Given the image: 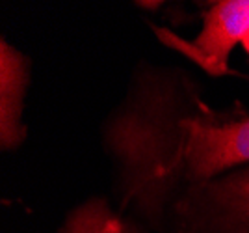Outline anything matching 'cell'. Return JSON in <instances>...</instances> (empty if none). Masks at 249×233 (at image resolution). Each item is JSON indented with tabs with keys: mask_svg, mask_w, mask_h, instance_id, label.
<instances>
[{
	"mask_svg": "<svg viewBox=\"0 0 249 233\" xmlns=\"http://www.w3.org/2000/svg\"><path fill=\"white\" fill-rule=\"evenodd\" d=\"M30 65L22 53L2 38L0 41V146L19 148L28 131L22 123Z\"/></svg>",
	"mask_w": 249,
	"mask_h": 233,
	"instance_id": "cell-4",
	"label": "cell"
},
{
	"mask_svg": "<svg viewBox=\"0 0 249 233\" xmlns=\"http://www.w3.org/2000/svg\"><path fill=\"white\" fill-rule=\"evenodd\" d=\"M188 214H201L203 233H249V166L188 191Z\"/></svg>",
	"mask_w": 249,
	"mask_h": 233,
	"instance_id": "cell-3",
	"label": "cell"
},
{
	"mask_svg": "<svg viewBox=\"0 0 249 233\" xmlns=\"http://www.w3.org/2000/svg\"><path fill=\"white\" fill-rule=\"evenodd\" d=\"M126 194L158 207L178 185L197 187L249 162V116H223L175 82H155L117 112L106 129Z\"/></svg>",
	"mask_w": 249,
	"mask_h": 233,
	"instance_id": "cell-1",
	"label": "cell"
},
{
	"mask_svg": "<svg viewBox=\"0 0 249 233\" xmlns=\"http://www.w3.org/2000/svg\"><path fill=\"white\" fill-rule=\"evenodd\" d=\"M242 45H244V51L249 54V34L246 36V39H244V43H242Z\"/></svg>",
	"mask_w": 249,
	"mask_h": 233,
	"instance_id": "cell-6",
	"label": "cell"
},
{
	"mask_svg": "<svg viewBox=\"0 0 249 233\" xmlns=\"http://www.w3.org/2000/svg\"><path fill=\"white\" fill-rule=\"evenodd\" d=\"M62 233H138L119 214H115L106 200H89L69 213Z\"/></svg>",
	"mask_w": 249,
	"mask_h": 233,
	"instance_id": "cell-5",
	"label": "cell"
},
{
	"mask_svg": "<svg viewBox=\"0 0 249 233\" xmlns=\"http://www.w3.org/2000/svg\"><path fill=\"white\" fill-rule=\"evenodd\" d=\"M249 34V0H221L212 4L203 17L201 32L194 41L173 39L178 51L214 77L229 71V56L234 45Z\"/></svg>",
	"mask_w": 249,
	"mask_h": 233,
	"instance_id": "cell-2",
	"label": "cell"
}]
</instances>
